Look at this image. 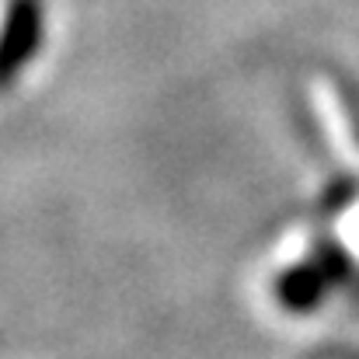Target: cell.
Returning <instances> with one entry per match:
<instances>
[{"instance_id":"obj_1","label":"cell","mask_w":359,"mask_h":359,"mask_svg":"<svg viewBox=\"0 0 359 359\" xmlns=\"http://www.w3.org/2000/svg\"><path fill=\"white\" fill-rule=\"evenodd\" d=\"M46 0H7L0 14V95L11 91L42 53Z\"/></svg>"}]
</instances>
